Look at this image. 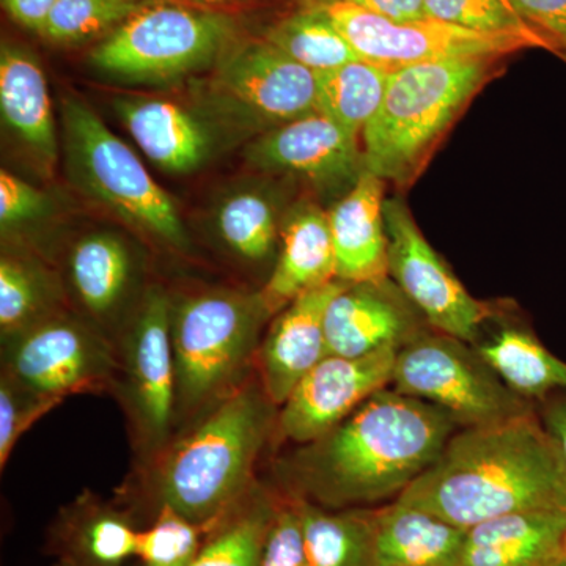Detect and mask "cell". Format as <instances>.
<instances>
[{
    "label": "cell",
    "instance_id": "1",
    "mask_svg": "<svg viewBox=\"0 0 566 566\" xmlns=\"http://www.w3.org/2000/svg\"><path fill=\"white\" fill-rule=\"evenodd\" d=\"M460 428L438 406L386 387L279 460V479L285 493L324 509H371L400 497Z\"/></svg>",
    "mask_w": 566,
    "mask_h": 566
},
{
    "label": "cell",
    "instance_id": "2",
    "mask_svg": "<svg viewBox=\"0 0 566 566\" xmlns=\"http://www.w3.org/2000/svg\"><path fill=\"white\" fill-rule=\"evenodd\" d=\"M395 501L468 531L509 513L566 506V468L535 408L460 428Z\"/></svg>",
    "mask_w": 566,
    "mask_h": 566
},
{
    "label": "cell",
    "instance_id": "3",
    "mask_svg": "<svg viewBox=\"0 0 566 566\" xmlns=\"http://www.w3.org/2000/svg\"><path fill=\"white\" fill-rule=\"evenodd\" d=\"M260 378H251L178 433L148 468L158 509L210 531L256 485L255 465L275 433L279 412Z\"/></svg>",
    "mask_w": 566,
    "mask_h": 566
},
{
    "label": "cell",
    "instance_id": "4",
    "mask_svg": "<svg viewBox=\"0 0 566 566\" xmlns=\"http://www.w3.org/2000/svg\"><path fill=\"white\" fill-rule=\"evenodd\" d=\"M499 59L417 63L390 71L385 99L365 126V170L406 188L490 80Z\"/></svg>",
    "mask_w": 566,
    "mask_h": 566
},
{
    "label": "cell",
    "instance_id": "5",
    "mask_svg": "<svg viewBox=\"0 0 566 566\" xmlns=\"http://www.w3.org/2000/svg\"><path fill=\"white\" fill-rule=\"evenodd\" d=\"M270 318L260 293L211 290L175 305V428L196 423L251 378Z\"/></svg>",
    "mask_w": 566,
    "mask_h": 566
},
{
    "label": "cell",
    "instance_id": "6",
    "mask_svg": "<svg viewBox=\"0 0 566 566\" xmlns=\"http://www.w3.org/2000/svg\"><path fill=\"white\" fill-rule=\"evenodd\" d=\"M62 120L71 180L122 221L186 251L189 237L172 197L153 180L136 153L80 99L63 102Z\"/></svg>",
    "mask_w": 566,
    "mask_h": 566
},
{
    "label": "cell",
    "instance_id": "7",
    "mask_svg": "<svg viewBox=\"0 0 566 566\" xmlns=\"http://www.w3.org/2000/svg\"><path fill=\"white\" fill-rule=\"evenodd\" d=\"M233 35L229 14L150 0L93 50L91 62L123 81H174L218 61Z\"/></svg>",
    "mask_w": 566,
    "mask_h": 566
},
{
    "label": "cell",
    "instance_id": "8",
    "mask_svg": "<svg viewBox=\"0 0 566 566\" xmlns=\"http://www.w3.org/2000/svg\"><path fill=\"white\" fill-rule=\"evenodd\" d=\"M390 387L438 406L461 428L502 422L535 409L499 378L474 345L433 329L398 352Z\"/></svg>",
    "mask_w": 566,
    "mask_h": 566
},
{
    "label": "cell",
    "instance_id": "9",
    "mask_svg": "<svg viewBox=\"0 0 566 566\" xmlns=\"http://www.w3.org/2000/svg\"><path fill=\"white\" fill-rule=\"evenodd\" d=\"M172 305L153 286L118 345V400L128 416L133 442L145 464L166 449L175 431Z\"/></svg>",
    "mask_w": 566,
    "mask_h": 566
},
{
    "label": "cell",
    "instance_id": "10",
    "mask_svg": "<svg viewBox=\"0 0 566 566\" xmlns=\"http://www.w3.org/2000/svg\"><path fill=\"white\" fill-rule=\"evenodd\" d=\"M2 371L29 392L54 400L114 392L120 359L98 329L65 314L3 338Z\"/></svg>",
    "mask_w": 566,
    "mask_h": 566
},
{
    "label": "cell",
    "instance_id": "11",
    "mask_svg": "<svg viewBox=\"0 0 566 566\" xmlns=\"http://www.w3.org/2000/svg\"><path fill=\"white\" fill-rule=\"evenodd\" d=\"M319 7L329 14L359 59L389 71L457 59H502L526 48H538L524 36L469 31L433 18L387 20L344 0Z\"/></svg>",
    "mask_w": 566,
    "mask_h": 566
},
{
    "label": "cell",
    "instance_id": "12",
    "mask_svg": "<svg viewBox=\"0 0 566 566\" xmlns=\"http://www.w3.org/2000/svg\"><path fill=\"white\" fill-rule=\"evenodd\" d=\"M389 277L423 316L430 329L475 345L490 307L475 300L427 238L400 199H386Z\"/></svg>",
    "mask_w": 566,
    "mask_h": 566
},
{
    "label": "cell",
    "instance_id": "13",
    "mask_svg": "<svg viewBox=\"0 0 566 566\" xmlns=\"http://www.w3.org/2000/svg\"><path fill=\"white\" fill-rule=\"evenodd\" d=\"M208 84L218 106L268 129L316 112V73L264 39L230 44Z\"/></svg>",
    "mask_w": 566,
    "mask_h": 566
},
{
    "label": "cell",
    "instance_id": "14",
    "mask_svg": "<svg viewBox=\"0 0 566 566\" xmlns=\"http://www.w3.org/2000/svg\"><path fill=\"white\" fill-rule=\"evenodd\" d=\"M398 349L367 356L324 357L281 406L279 439L307 444L353 415L368 398L390 387Z\"/></svg>",
    "mask_w": 566,
    "mask_h": 566
},
{
    "label": "cell",
    "instance_id": "15",
    "mask_svg": "<svg viewBox=\"0 0 566 566\" xmlns=\"http://www.w3.org/2000/svg\"><path fill=\"white\" fill-rule=\"evenodd\" d=\"M245 156L256 169L297 175L331 191H349L365 172L360 137L318 111L268 129Z\"/></svg>",
    "mask_w": 566,
    "mask_h": 566
},
{
    "label": "cell",
    "instance_id": "16",
    "mask_svg": "<svg viewBox=\"0 0 566 566\" xmlns=\"http://www.w3.org/2000/svg\"><path fill=\"white\" fill-rule=\"evenodd\" d=\"M430 329L392 279L346 283L324 314L327 353L359 357L398 349Z\"/></svg>",
    "mask_w": 566,
    "mask_h": 566
},
{
    "label": "cell",
    "instance_id": "17",
    "mask_svg": "<svg viewBox=\"0 0 566 566\" xmlns=\"http://www.w3.org/2000/svg\"><path fill=\"white\" fill-rule=\"evenodd\" d=\"M346 282L334 281L312 290L275 315L260 345L256 365L264 392L275 406L285 403L296 386L327 353L324 314Z\"/></svg>",
    "mask_w": 566,
    "mask_h": 566
},
{
    "label": "cell",
    "instance_id": "18",
    "mask_svg": "<svg viewBox=\"0 0 566 566\" xmlns=\"http://www.w3.org/2000/svg\"><path fill=\"white\" fill-rule=\"evenodd\" d=\"M132 516L84 491L63 506L48 536L51 566H125L136 557Z\"/></svg>",
    "mask_w": 566,
    "mask_h": 566
},
{
    "label": "cell",
    "instance_id": "19",
    "mask_svg": "<svg viewBox=\"0 0 566 566\" xmlns=\"http://www.w3.org/2000/svg\"><path fill=\"white\" fill-rule=\"evenodd\" d=\"M385 182L365 170L327 212L338 281L364 283L389 279Z\"/></svg>",
    "mask_w": 566,
    "mask_h": 566
},
{
    "label": "cell",
    "instance_id": "20",
    "mask_svg": "<svg viewBox=\"0 0 566 566\" xmlns=\"http://www.w3.org/2000/svg\"><path fill=\"white\" fill-rule=\"evenodd\" d=\"M566 506L523 510L465 531L461 566H546L564 558Z\"/></svg>",
    "mask_w": 566,
    "mask_h": 566
},
{
    "label": "cell",
    "instance_id": "21",
    "mask_svg": "<svg viewBox=\"0 0 566 566\" xmlns=\"http://www.w3.org/2000/svg\"><path fill=\"white\" fill-rule=\"evenodd\" d=\"M281 234V255L260 292L271 316L277 315L303 294L337 281L327 212L316 205H301L289 216Z\"/></svg>",
    "mask_w": 566,
    "mask_h": 566
},
{
    "label": "cell",
    "instance_id": "22",
    "mask_svg": "<svg viewBox=\"0 0 566 566\" xmlns=\"http://www.w3.org/2000/svg\"><path fill=\"white\" fill-rule=\"evenodd\" d=\"M115 107L142 151L166 172H192L210 155V133L178 104L158 98H118Z\"/></svg>",
    "mask_w": 566,
    "mask_h": 566
},
{
    "label": "cell",
    "instance_id": "23",
    "mask_svg": "<svg viewBox=\"0 0 566 566\" xmlns=\"http://www.w3.org/2000/svg\"><path fill=\"white\" fill-rule=\"evenodd\" d=\"M374 516L376 566H461L465 528L398 501Z\"/></svg>",
    "mask_w": 566,
    "mask_h": 566
},
{
    "label": "cell",
    "instance_id": "24",
    "mask_svg": "<svg viewBox=\"0 0 566 566\" xmlns=\"http://www.w3.org/2000/svg\"><path fill=\"white\" fill-rule=\"evenodd\" d=\"M0 111L6 125L41 161H55L57 139L46 76L31 52L6 43L0 51Z\"/></svg>",
    "mask_w": 566,
    "mask_h": 566
},
{
    "label": "cell",
    "instance_id": "25",
    "mask_svg": "<svg viewBox=\"0 0 566 566\" xmlns=\"http://www.w3.org/2000/svg\"><path fill=\"white\" fill-rule=\"evenodd\" d=\"M134 256L114 233H92L71 249V289L93 322L107 324L118 315L134 281Z\"/></svg>",
    "mask_w": 566,
    "mask_h": 566
},
{
    "label": "cell",
    "instance_id": "26",
    "mask_svg": "<svg viewBox=\"0 0 566 566\" xmlns=\"http://www.w3.org/2000/svg\"><path fill=\"white\" fill-rule=\"evenodd\" d=\"M308 566H376L374 509H324L293 495Z\"/></svg>",
    "mask_w": 566,
    "mask_h": 566
},
{
    "label": "cell",
    "instance_id": "27",
    "mask_svg": "<svg viewBox=\"0 0 566 566\" xmlns=\"http://www.w3.org/2000/svg\"><path fill=\"white\" fill-rule=\"evenodd\" d=\"M513 392L531 403L566 392V363L521 327H504L474 345Z\"/></svg>",
    "mask_w": 566,
    "mask_h": 566
},
{
    "label": "cell",
    "instance_id": "28",
    "mask_svg": "<svg viewBox=\"0 0 566 566\" xmlns=\"http://www.w3.org/2000/svg\"><path fill=\"white\" fill-rule=\"evenodd\" d=\"M279 494L256 483L207 532L192 566H260Z\"/></svg>",
    "mask_w": 566,
    "mask_h": 566
},
{
    "label": "cell",
    "instance_id": "29",
    "mask_svg": "<svg viewBox=\"0 0 566 566\" xmlns=\"http://www.w3.org/2000/svg\"><path fill=\"white\" fill-rule=\"evenodd\" d=\"M390 71L357 61L316 74V111L354 136H363L385 99Z\"/></svg>",
    "mask_w": 566,
    "mask_h": 566
},
{
    "label": "cell",
    "instance_id": "30",
    "mask_svg": "<svg viewBox=\"0 0 566 566\" xmlns=\"http://www.w3.org/2000/svg\"><path fill=\"white\" fill-rule=\"evenodd\" d=\"M263 39L316 74L359 59L323 7H304L283 18Z\"/></svg>",
    "mask_w": 566,
    "mask_h": 566
},
{
    "label": "cell",
    "instance_id": "31",
    "mask_svg": "<svg viewBox=\"0 0 566 566\" xmlns=\"http://www.w3.org/2000/svg\"><path fill=\"white\" fill-rule=\"evenodd\" d=\"M54 285L39 264L3 253L0 260V333L2 338L61 314Z\"/></svg>",
    "mask_w": 566,
    "mask_h": 566
},
{
    "label": "cell",
    "instance_id": "32",
    "mask_svg": "<svg viewBox=\"0 0 566 566\" xmlns=\"http://www.w3.org/2000/svg\"><path fill=\"white\" fill-rule=\"evenodd\" d=\"M216 227L230 251L248 262H262L277 241V210L262 192H237L216 212Z\"/></svg>",
    "mask_w": 566,
    "mask_h": 566
},
{
    "label": "cell",
    "instance_id": "33",
    "mask_svg": "<svg viewBox=\"0 0 566 566\" xmlns=\"http://www.w3.org/2000/svg\"><path fill=\"white\" fill-rule=\"evenodd\" d=\"M150 0H57L43 36L59 44L84 43L114 32Z\"/></svg>",
    "mask_w": 566,
    "mask_h": 566
},
{
    "label": "cell",
    "instance_id": "34",
    "mask_svg": "<svg viewBox=\"0 0 566 566\" xmlns=\"http://www.w3.org/2000/svg\"><path fill=\"white\" fill-rule=\"evenodd\" d=\"M428 18L469 31L517 35L553 51L549 41L521 20L506 0H423Z\"/></svg>",
    "mask_w": 566,
    "mask_h": 566
},
{
    "label": "cell",
    "instance_id": "35",
    "mask_svg": "<svg viewBox=\"0 0 566 566\" xmlns=\"http://www.w3.org/2000/svg\"><path fill=\"white\" fill-rule=\"evenodd\" d=\"M207 532L169 506H161L151 526L139 531L136 557L142 566H192Z\"/></svg>",
    "mask_w": 566,
    "mask_h": 566
},
{
    "label": "cell",
    "instance_id": "36",
    "mask_svg": "<svg viewBox=\"0 0 566 566\" xmlns=\"http://www.w3.org/2000/svg\"><path fill=\"white\" fill-rule=\"evenodd\" d=\"M61 400L29 392L9 375L0 378V468L6 469L21 436Z\"/></svg>",
    "mask_w": 566,
    "mask_h": 566
},
{
    "label": "cell",
    "instance_id": "37",
    "mask_svg": "<svg viewBox=\"0 0 566 566\" xmlns=\"http://www.w3.org/2000/svg\"><path fill=\"white\" fill-rule=\"evenodd\" d=\"M260 566H308L296 502L285 491L279 494Z\"/></svg>",
    "mask_w": 566,
    "mask_h": 566
},
{
    "label": "cell",
    "instance_id": "38",
    "mask_svg": "<svg viewBox=\"0 0 566 566\" xmlns=\"http://www.w3.org/2000/svg\"><path fill=\"white\" fill-rule=\"evenodd\" d=\"M46 205V197L39 189L6 170L0 172V223L3 232L39 218Z\"/></svg>",
    "mask_w": 566,
    "mask_h": 566
},
{
    "label": "cell",
    "instance_id": "39",
    "mask_svg": "<svg viewBox=\"0 0 566 566\" xmlns=\"http://www.w3.org/2000/svg\"><path fill=\"white\" fill-rule=\"evenodd\" d=\"M521 20L549 41L557 54L566 52V0H506Z\"/></svg>",
    "mask_w": 566,
    "mask_h": 566
},
{
    "label": "cell",
    "instance_id": "40",
    "mask_svg": "<svg viewBox=\"0 0 566 566\" xmlns=\"http://www.w3.org/2000/svg\"><path fill=\"white\" fill-rule=\"evenodd\" d=\"M536 412L566 468V392L549 395L539 401Z\"/></svg>",
    "mask_w": 566,
    "mask_h": 566
},
{
    "label": "cell",
    "instance_id": "41",
    "mask_svg": "<svg viewBox=\"0 0 566 566\" xmlns=\"http://www.w3.org/2000/svg\"><path fill=\"white\" fill-rule=\"evenodd\" d=\"M55 3L57 0H2L3 9L18 24L40 35L46 29Z\"/></svg>",
    "mask_w": 566,
    "mask_h": 566
},
{
    "label": "cell",
    "instance_id": "42",
    "mask_svg": "<svg viewBox=\"0 0 566 566\" xmlns=\"http://www.w3.org/2000/svg\"><path fill=\"white\" fill-rule=\"evenodd\" d=\"M354 7L394 21H417L428 18L423 0H344Z\"/></svg>",
    "mask_w": 566,
    "mask_h": 566
},
{
    "label": "cell",
    "instance_id": "43",
    "mask_svg": "<svg viewBox=\"0 0 566 566\" xmlns=\"http://www.w3.org/2000/svg\"><path fill=\"white\" fill-rule=\"evenodd\" d=\"M197 7L223 6V3L237 2V0H186Z\"/></svg>",
    "mask_w": 566,
    "mask_h": 566
},
{
    "label": "cell",
    "instance_id": "44",
    "mask_svg": "<svg viewBox=\"0 0 566 566\" xmlns=\"http://www.w3.org/2000/svg\"><path fill=\"white\" fill-rule=\"evenodd\" d=\"M301 2L304 3V7H319L333 2V0H301Z\"/></svg>",
    "mask_w": 566,
    "mask_h": 566
},
{
    "label": "cell",
    "instance_id": "45",
    "mask_svg": "<svg viewBox=\"0 0 566 566\" xmlns=\"http://www.w3.org/2000/svg\"><path fill=\"white\" fill-rule=\"evenodd\" d=\"M546 566H566V558H560V560L554 562V564H549Z\"/></svg>",
    "mask_w": 566,
    "mask_h": 566
},
{
    "label": "cell",
    "instance_id": "46",
    "mask_svg": "<svg viewBox=\"0 0 566 566\" xmlns=\"http://www.w3.org/2000/svg\"><path fill=\"white\" fill-rule=\"evenodd\" d=\"M564 557L566 558V534H565V543H564Z\"/></svg>",
    "mask_w": 566,
    "mask_h": 566
},
{
    "label": "cell",
    "instance_id": "47",
    "mask_svg": "<svg viewBox=\"0 0 566 566\" xmlns=\"http://www.w3.org/2000/svg\"><path fill=\"white\" fill-rule=\"evenodd\" d=\"M558 55H560V57L564 59V61L566 62V52H562V54Z\"/></svg>",
    "mask_w": 566,
    "mask_h": 566
}]
</instances>
